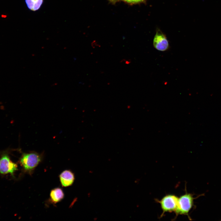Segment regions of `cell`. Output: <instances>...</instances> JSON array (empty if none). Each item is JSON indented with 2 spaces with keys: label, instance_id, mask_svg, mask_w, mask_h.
Returning <instances> with one entry per match:
<instances>
[{
  "label": "cell",
  "instance_id": "8992f818",
  "mask_svg": "<svg viewBox=\"0 0 221 221\" xmlns=\"http://www.w3.org/2000/svg\"><path fill=\"white\" fill-rule=\"evenodd\" d=\"M60 181L63 187H68L72 185L74 180V173L70 170H65L60 174Z\"/></svg>",
  "mask_w": 221,
  "mask_h": 221
},
{
  "label": "cell",
  "instance_id": "6da1fadb",
  "mask_svg": "<svg viewBox=\"0 0 221 221\" xmlns=\"http://www.w3.org/2000/svg\"><path fill=\"white\" fill-rule=\"evenodd\" d=\"M204 195V194H202L195 198L193 197L194 194L188 193L186 191L185 194L178 197L177 208L175 212L176 216L174 219H176L178 215H186L188 219L191 220V218L189 214L192 208L194 207V200Z\"/></svg>",
  "mask_w": 221,
  "mask_h": 221
},
{
  "label": "cell",
  "instance_id": "5b68a950",
  "mask_svg": "<svg viewBox=\"0 0 221 221\" xmlns=\"http://www.w3.org/2000/svg\"><path fill=\"white\" fill-rule=\"evenodd\" d=\"M153 45L154 47L160 51H165L169 48V41L165 35L159 29L157 30L154 37Z\"/></svg>",
  "mask_w": 221,
  "mask_h": 221
},
{
  "label": "cell",
  "instance_id": "3957f363",
  "mask_svg": "<svg viewBox=\"0 0 221 221\" xmlns=\"http://www.w3.org/2000/svg\"><path fill=\"white\" fill-rule=\"evenodd\" d=\"M178 197L173 194H167L160 200L155 199L156 201L159 204L162 212L160 216L161 218L166 212H175L177 208Z\"/></svg>",
  "mask_w": 221,
  "mask_h": 221
},
{
  "label": "cell",
  "instance_id": "ba28073f",
  "mask_svg": "<svg viewBox=\"0 0 221 221\" xmlns=\"http://www.w3.org/2000/svg\"><path fill=\"white\" fill-rule=\"evenodd\" d=\"M44 0H25L28 8L30 10L35 11L41 7Z\"/></svg>",
  "mask_w": 221,
  "mask_h": 221
},
{
  "label": "cell",
  "instance_id": "8fae6325",
  "mask_svg": "<svg viewBox=\"0 0 221 221\" xmlns=\"http://www.w3.org/2000/svg\"><path fill=\"white\" fill-rule=\"evenodd\" d=\"M131 61L130 60H126L125 63L126 64H129L130 63Z\"/></svg>",
  "mask_w": 221,
  "mask_h": 221
},
{
  "label": "cell",
  "instance_id": "52a82bcc",
  "mask_svg": "<svg viewBox=\"0 0 221 221\" xmlns=\"http://www.w3.org/2000/svg\"><path fill=\"white\" fill-rule=\"evenodd\" d=\"M50 196L52 202L56 204L61 201L64 198V194L62 189L57 188L51 190Z\"/></svg>",
  "mask_w": 221,
  "mask_h": 221
},
{
  "label": "cell",
  "instance_id": "30bf717a",
  "mask_svg": "<svg viewBox=\"0 0 221 221\" xmlns=\"http://www.w3.org/2000/svg\"><path fill=\"white\" fill-rule=\"evenodd\" d=\"M91 46L93 48H95L96 47H100V46L96 41H93L91 44Z\"/></svg>",
  "mask_w": 221,
  "mask_h": 221
},
{
  "label": "cell",
  "instance_id": "7a4b0ae2",
  "mask_svg": "<svg viewBox=\"0 0 221 221\" xmlns=\"http://www.w3.org/2000/svg\"><path fill=\"white\" fill-rule=\"evenodd\" d=\"M42 155L35 152L22 154L20 158V163L24 169L32 172L42 160Z\"/></svg>",
  "mask_w": 221,
  "mask_h": 221
},
{
  "label": "cell",
  "instance_id": "9c48e42d",
  "mask_svg": "<svg viewBox=\"0 0 221 221\" xmlns=\"http://www.w3.org/2000/svg\"><path fill=\"white\" fill-rule=\"evenodd\" d=\"M111 3H115L119 1H123L130 4H135L144 2L146 0H108Z\"/></svg>",
  "mask_w": 221,
  "mask_h": 221
},
{
  "label": "cell",
  "instance_id": "277c9868",
  "mask_svg": "<svg viewBox=\"0 0 221 221\" xmlns=\"http://www.w3.org/2000/svg\"><path fill=\"white\" fill-rule=\"evenodd\" d=\"M17 165L10 160L7 154H3L0 158V173L2 174L13 173L17 169Z\"/></svg>",
  "mask_w": 221,
  "mask_h": 221
}]
</instances>
